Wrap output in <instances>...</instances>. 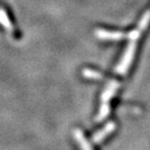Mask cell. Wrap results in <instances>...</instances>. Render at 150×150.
<instances>
[{"label": "cell", "mask_w": 150, "mask_h": 150, "mask_svg": "<svg viewBox=\"0 0 150 150\" xmlns=\"http://www.w3.org/2000/svg\"><path fill=\"white\" fill-rule=\"evenodd\" d=\"M137 43H138V39H130V42L127 45L126 49H125L124 53L122 55L121 59L118 63V65L115 68L116 74L124 75L128 71L129 67H130L132 59H134V53H136L137 49Z\"/></svg>", "instance_id": "1"}, {"label": "cell", "mask_w": 150, "mask_h": 150, "mask_svg": "<svg viewBox=\"0 0 150 150\" xmlns=\"http://www.w3.org/2000/svg\"><path fill=\"white\" fill-rule=\"evenodd\" d=\"M97 38L101 40H110V41H119L122 39L127 38L128 39V33H120V31H112L105 30V29H97L96 30Z\"/></svg>", "instance_id": "2"}, {"label": "cell", "mask_w": 150, "mask_h": 150, "mask_svg": "<svg viewBox=\"0 0 150 150\" xmlns=\"http://www.w3.org/2000/svg\"><path fill=\"white\" fill-rule=\"evenodd\" d=\"M120 87V82L117 80H110V83L108 84V87L105 88V90L103 91L102 95H101V101L102 104H110V99L114 97V95L117 92L118 88Z\"/></svg>", "instance_id": "3"}, {"label": "cell", "mask_w": 150, "mask_h": 150, "mask_svg": "<svg viewBox=\"0 0 150 150\" xmlns=\"http://www.w3.org/2000/svg\"><path fill=\"white\" fill-rule=\"evenodd\" d=\"M115 129H116V124L114 121H110V122H108V123H106L105 126L103 127L101 130L97 131L96 134H94V137H93L94 143H99V142H101L103 139H105L108 136H110Z\"/></svg>", "instance_id": "4"}, {"label": "cell", "mask_w": 150, "mask_h": 150, "mask_svg": "<svg viewBox=\"0 0 150 150\" xmlns=\"http://www.w3.org/2000/svg\"><path fill=\"white\" fill-rule=\"evenodd\" d=\"M74 136H75V138L77 139L78 143H79L80 147H81V150H92L89 142H88L87 139L83 137V134H82L81 131L78 130V129H77V130H75L74 131Z\"/></svg>", "instance_id": "5"}, {"label": "cell", "mask_w": 150, "mask_h": 150, "mask_svg": "<svg viewBox=\"0 0 150 150\" xmlns=\"http://www.w3.org/2000/svg\"><path fill=\"white\" fill-rule=\"evenodd\" d=\"M82 74L88 78H93V79H102L103 76L101 73L97 72L95 70H91V69H84L82 71Z\"/></svg>", "instance_id": "6"}]
</instances>
